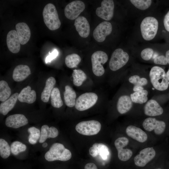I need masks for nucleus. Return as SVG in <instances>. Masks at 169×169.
<instances>
[{
  "label": "nucleus",
  "mask_w": 169,
  "mask_h": 169,
  "mask_svg": "<svg viewBox=\"0 0 169 169\" xmlns=\"http://www.w3.org/2000/svg\"><path fill=\"white\" fill-rule=\"evenodd\" d=\"M157 20L152 17L145 18L141 24L140 28L143 38L147 41L152 39L156 36L158 29Z\"/></svg>",
  "instance_id": "nucleus-4"
},
{
  "label": "nucleus",
  "mask_w": 169,
  "mask_h": 169,
  "mask_svg": "<svg viewBox=\"0 0 169 169\" xmlns=\"http://www.w3.org/2000/svg\"><path fill=\"white\" fill-rule=\"evenodd\" d=\"M167 63L169 64V50H167L166 53V56H165Z\"/></svg>",
  "instance_id": "nucleus-45"
},
{
  "label": "nucleus",
  "mask_w": 169,
  "mask_h": 169,
  "mask_svg": "<svg viewBox=\"0 0 169 169\" xmlns=\"http://www.w3.org/2000/svg\"><path fill=\"white\" fill-rule=\"evenodd\" d=\"M129 81L135 85L142 86L146 85L148 83L147 79L145 78H141L136 75L131 76L129 79Z\"/></svg>",
  "instance_id": "nucleus-38"
},
{
  "label": "nucleus",
  "mask_w": 169,
  "mask_h": 169,
  "mask_svg": "<svg viewBox=\"0 0 169 169\" xmlns=\"http://www.w3.org/2000/svg\"><path fill=\"white\" fill-rule=\"evenodd\" d=\"M11 93V89L7 82L4 80L0 81V100L4 102L10 97Z\"/></svg>",
  "instance_id": "nucleus-32"
},
{
  "label": "nucleus",
  "mask_w": 169,
  "mask_h": 169,
  "mask_svg": "<svg viewBox=\"0 0 169 169\" xmlns=\"http://www.w3.org/2000/svg\"><path fill=\"white\" fill-rule=\"evenodd\" d=\"M166 74L167 76L168 81H169V69L167 72Z\"/></svg>",
  "instance_id": "nucleus-47"
},
{
  "label": "nucleus",
  "mask_w": 169,
  "mask_h": 169,
  "mask_svg": "<svg viewBox=\"0 0 169 169\" xmlns=\"http://www.w3.org/2000/svg\"><path fill=\"white\" fill-rule=\"evenodd\" d=\"M74 25L81 37L86 38L89 36L90 31V26L85 17L83 16L78 17L75 20Z\"/></svg>",
  "instance_id": "nucleus-17"
},
{
  "label": "nucleus",
  "mask_w": 169,
  "mask_h": 169,
  "mask_svg": "<svg viewBox=\"0 0 169 169\" xmlns=\"http://www.w3.org/2000/svg\"><path fill=\"white\" fill-rule=\"evenodd\" d=\"M10 148L11 152L13 155H16L21 152L25 151L27 146L22 142L16 141L11 144Z\"/></svg>",
  "instance_id": "nucleus-36"
},
{
  "label": "nucleus",
  "mask_w": 169,
  "mask_h": 169,
  "mask_svg": "<svg viewBox=\"0 0 169 169\" xmlns=\"http://www.w3.org/2000/svg\"><path fill=\"white\" fill-rule=\"evenodd\" d=\"M28 131L30 133L28 137L29 142L32 144H35L40 137L41 132L40 130L32 126L28 128Z\"/></svg>",
  "instance_id": "nucleus-34"
},
{
  "label": "nucleus",
  "mask_w": 169,
  "mask_h": 169,
  "mask_svg": "<svg viewBox=\"0 0 169 169\" xmlns=\"http://www.w3.org/2000/svg\"><path fill=\"white\" fill-rule=\"evenodd\" d=\"M149 75L151 82L156 89L163 91L167 89L169 81L162 68L157 66L153 67L150 71Z\"/></svg>",
  "instance_id": "nucleus-2"
},
{
  "label": "nucleus",
  "mask_w": 169,
  "mask_h": 169,
  "mask_svg": "<svg viewBox=\"0 0 169 169\" xmlns=\"http://www.w3.org/2000/svg\"><path fill=\"white\" fill-rule=\"evenodd\" d=\"M51 104L55 108H59L63 105L59 89L55 87L53 89L50 95Z\"/></svg>",
  "instance_id": "nucleus-29"
},
{
  "label": "nucleus",
  "mask_w": 169,
  "mask_h": 169,
  "mask_svg": "<svg viewBox=\"0 0 169 169\" xmlns=\"http://www.w3.org/2000/svg\"><path fill=\"white\" fill-rule=\"evenodd\" d=\"M130 1L136 8L141 10L148 8L152 3L151 0H131Z\"/></svg>",
  "instance_id": "nucleus-37"
},
{
  "label": "nucleus",
  "mask_w": 169,
  "mask_h": 169,
  "mask_svg": "<svg viewBox=\"0 0 169 169\" xmlns=\"http://www.w3.org/2000/svg\"><path fill=\"white\" fill-rule=\"evenodd\" d=\"M155 155L156 151L153 147L145 148L135 157L134 159L135 164L139 167H144L152 160Z\"/></svg>",
  "instance_id": "nucleus-12"
},
{
  "label": "nucleus",
  "mask_w": 169,
  "mask_h": 169,
  "mask_svg": "<svg viewBox=\"0 0 169 169\" xmlns=\"http://www.w3.org/2000/svg\"><path fill=\"white\" fill-rule=\"evenodd\" d=\"M30 74L31 70L28 66L20 64L14 69L13 78L15 81L20 82L26 78Z\"/></svg>",
  "instance_id": "nucleus-22"
},
{
  "label": "nucleus",
  "mask_w": 169,
  "mask_h": 169,
  "mask_svg": "<svg viewBox=\"0 0 169 169\" xmlns=\"http://www.w3.org/2000/svg\"><path fill=\"white\" fill-rule=\"evenodd\" d=\"M18 93H16L5 101L1 103L0 112L3 115H6L14 107L18 99Z\"/></svg>",
  "instance_id": "nucleus-26"
},
{
  "label": "nucleus",
  "mask_w": 169,
  "mask_h": 169,
  "mask_svg": "<svg viewBox=\"0 0 169 169\" xmlns=\"http://www.w3.org/2000/svg\"><path fill=\"white\" fill-rule=\"evenodd\" d=\"M64 95L65 103L67 106L72 107L75 106L76 95L72 88L68 85L65 86Z\"/></svg>",
  "instance_id": "nucleus-28"
},
{
  "label": "nucleus",
  "mask_w": 169,
  "mask_h": 169,
  "mask_svg": "<svg viewBox=\"0 0 169 169\" xmlns=\"http://www.w3.org/2000/svg\"><path fill=\"white\" fill-rule=\"evenodd\" d=\"M154 62L156 64L166 65L167 64V62L165 56L163 55L157 56L154 60Z\"/></svg>",
  "instance_id": "nucleus-40"
},
{
  "label": "nucleus",
  "mask_w": 169,
  "mask_h": 169,
  "mask_svg": "<svg viewBox=\"0 0 169 169\" xmlns=\"http://www.w3.org/2000/svg\"><path fill=\"white\" fill-rule=\"evenodd\" d=\"M148 92L146 90H142L135 92L130 95L132 101L136 103L142 104L147 100Z\"/></svg>",
  "instance_id": "nucleus-31"
},
{
  "label": "nucleus",
  "mask_w": 169,
  "mask_h": 169,
  "mask_svg": "<svg viewBox=\"0 0 169 169\" xmlns=\"http://www.w3.org/2000/svg\"><path fill=\"white\" fill-rule=\"evenodd\" d=\"M72 75L73 79V84L77 87L80 86L87 78L84 72L79 69L74 70Z\"/></svg>",
  "instance_id": "nucleus-30"
},
{
  "label": "nucleus",
  "mask_w": 169,
  "mask_h": 169,
  "mask_svg": "<svg viewBox=\"0 0 169 169\" xmlns=\"http://www.w3.org/2000/svg\"><path fill=\"white\" fill-rule=\"evenodd\" d=\"M98 97L93 92H87L80 95L76 100L75 107L78 110L84 111L91 108L96 103Z\"/></svg>",
  "instance_id": "nucleus-8"
},
{
  "label": "nucleus",
  "mask_w": 169,
  "mask_h": 169,
  "mask_svg": "<svg viewBox=\"0 0 169 169\" xmlns=\"http://www.w3.org/2000/svg\"><path fill=\"white\" fill-rule=\"evenodd\" d=\"M72 157L71 151L66 148L62 144L55 143L52 145L49 150L45 154V159L49 161L56 160L66 161Z\"/></svg>",
  "instance_id": "nucleus-1"
},
{
  "label": "nucleus",
  "mask_w": 169,
  "mask_h": 169,
  "mask_svg": "<svg viewBox=\"0 0 169 169\" xmlns=\"http://www.w3.org/2000/svg\"><path fill=\"white\" fill-rule=\"evenodd\" d=\"M84 3L80 0L73 1L68 4L65 8L64 13L65 17L70 20L77 18L84 9Z\"/></svg>",
  "instance_id": "nucleus-9"
},
{
  "label": "nucleus",
  "mask_w": 169,
  "mask_h": 169,
  "mask_svg": "<svg viewBox=\"0 0 169 169\" xmlns=\"http://www.w3.org/2000/svg\"><path fill=\"white\" fill-rule=\"evenodd\" d=\"M108 60V56L105 52L98 51L95 52L91 57L92 71L95 75L100 76L104 73L103 65Z\"/></svg>",
  "instance_id": "nucleus-5"
},
{
  "label": "nucleus",
  "mask_w": 169,
  "mask_h": 169,
  "mask_svg": "<svg viewBox=\"0 0 169 169\" xmlns=\"http://www.w3.org/2000/svg\"><path fill=\"white\" fill-rule=\"evenodd\" d=\"M131 97L128 95H124L119 99L117 108L118 112L123 114L128 112L132 106V102Z\"/></svg>",
  "instance_id": "nucleus-25"
},
{
  "label": "nucleus",
  "mask_w": 169,
  "mask_h": 169,
  "mask_svg": "<svg viewBox=\"0 0 169 169\" xmlns=\"http://www.w3.org/2000/svg\"><path fill=\"white\" fill-rule=\"evenodd\" d=\"M59 135V131L55 127H49L47 125H43L41 128L40 136L39 139L40 143H43L48 138H54Z\"/></svg>",
  "instance_id": "nucleus-24"
},
{
  "label": "nucleus",
  "mask_w": 169,
  "mask_h": 169,
  "mask_svg": "<svg viewBox=\"0 0 169 169\" xmlns=\"http://www.w3.org/2000/svg\"><path fill=\"white\" fill-rule=\"evenodd\" d=\"M59 52L58 50L54 49L53 50L52 52L49 53V55L45 59L46 63L50 62L52 60L55 58L58 55Z\"/></svg>",
  "instance_id": "nucleus-41"
},
{
  "label": "nucleus",
  "mask_w": 169,
  "mask_h": 169,
  "mask_svg": "<svg viewBox=\"0 0 169 169\" xmlns=\"http://www.w3.org/2000/svg\"><path fill=\"white\" fill-rule=\"evenodd\" d=\"M90 154L93 157L100 155L104 160L107 159L109 155V151L107 146L102 143L94 144L89 150Z\"/></svg>",
  "instance_id": "nucleus-20"
},
{
  "label": "nucleus",
  "mask_w": 169,
  "mask_h": 169,
  "mask_svg": "<svg viewBox=\"0 0 169 169\" xmlns=\"http://www.w3.org/2000/svg\"><path fill=\"white\" fill-rule=\"evenodd\" d=\"M153 52V50L152 49L146 48L142 51L141 55L144 60H148L151 58Z\"/></svg>",
  "instance_id": "nucleus-39"
},
{
  "label": "nucleus",
  "mask_w": 169,
  "mask_h": 169,
  "mask_svg": "<svg viewBox=\"0 0 169 169\" xmlns=\"http://www.w3.org/2000/svg\"><path fill=\"white\" fill-rule=\"evenodd\" d=\"M28 123L27 119L23 115L15 114L8 117L5 120V124L8 127L17 128L25 125Z\"/></svg>",
  "instance_id": "nucleus-16"
},
{
  "label": "nucleus",
  "mask_w": 169,
  "mask_h": 169,
  "mask_svg": "<svg viewBox=\"0 0 169 169\" xmlns=\"http://www.w3.org/2000/svg\"><path fill=\"white\" fill-rule=\"evenodd\" d=\"M126 133L129 136L140 142H145L147 139V135L145 132L134 125L128 126L126 128Z\"/></svg>",
  "instance_id": "nucleus-19"
},
{
  "label": "nucleus",
  "mask_w": 169,
  "mask_h": 169,
  "mask_svg": "<svg viewBox=\"0 0 169 169\" xmlns=\"http://www.w3.org/2000/svg\"><path fill=\"white\" fill-rule=\"evenodd\" d=\"M81 58L77 54H73L67 55L65 59L66 65L68 68L76 67L81 61Z\"/></svg>",
  "instance_id": "nucleus-33"
},
{
  "label": "nucleus",
  "mask_w": 169,
  "mask_h": 169,
  "mask_svg": "<svg viewBox=\"0 0 169 169\" xmlns=\"http://www.w3.org/2000/svg\"><path fill=\"white\" fill-rule=\"evenodd\" d=\"M101 127L99 122L92 120L79 122L76 125L75 129L81 134L92 136L97 134L100 131Z\"/></svg>",
  "instance_id": "nucleus-6"
},
{
  "label": "nucleus",
  "mask_w": 169,
  "mask_h": 169,
  "mask_svg": "<svg viewBox=\"0 0 169 169\" xmlns=\"http://www.w3.org/2000/svg\"><path fill=\"white\" fill-rule=\"evenodd\" d=\"M48 146V144L46 142H44L42 145V146L44 148H45Z\"/></svg>",
  "instance_id": "nucleus-46"
},
{
  "label": "nucleus",
  "mask_w": 169,
  "mask_h": 169,
  "mask_svg": "<svg viewBox=\"0 0 169 169\" xmlns=\"http://www.w3.org/2000/svg\"><path fill=\"white\" fill-rule=\"evenodd\" d=\"M36 99L35 91L31 90L29 86L23 88L19 94L18 99L21 102L32 104L34 102Z\"/></svg>",
  "instance_id": "nucleus-23"
},
{
  "label": "nucleus",
  "mask_w": 169,
  "mask_h": 169,
  "mask_svg": "<svg viewBox=\"0 0 169 169\" xmlns=\"http://www.w3.org/2000/svg\"><path fill=\"white\" fill-rule=\"evenodd\" d=\"M114 3L112 0H104L101 3V6L98 7L96 10L97 16L106 21L112 18L114 14Z\"/></svg>",
  "instance_id": "nucleus-11"
},
{
  "label": "nucleus",
  "mask_w": 169,
  "mask_h": 169,
  "mask_svg": "<svg viewBox=\"0 0 169 169\" xmlns=\"http://www.w3.org/2000/svg\"><path fill=\"white\" fill-rule=\"evenodd\" d=\"M163 109L159 103L153 100H149L144 108L145 114L151 116L160 115L163 113Z\"/></svg>",
  "instance_id": "nucleus-21"
},
{
  "label": "nucleus",
  "mask_w": 169,
  "mask_h": 169,
  "mask_svg": "<svg viewBox=\"0 0 169 169\" xmlns=\"http://www.w3.org/2000/svg\"><path fill=\"white\" fill-rule=\"evenodd\" d=\"M163 23L165 29L169 32V11L164 16Z\"/></svg>",
  "instance_id": "nucleus-42"
},
{
  "label": "nucleus",
  "mask_w": 169,
  "mask_h": 169,
  "mask_svg": "<svg viewBox=\"0 0 169 169\" xmlns=\"http://www.w3.org/2000/svg\"><path fill=\"white\" fill-rule=\"evenodd\" d=\"M144 128L146 131H154L157 135L161 134L166 128V124L164 122L156 120L153 118L149 117L145 119L142 123Z\"/></svg>",
  "instance_id": "nucleus-13"
},
{
  "label": "nucleus",
  "mask_w": 169,
  "mask_h": 169,
  "mask_svg": "<svg viewBox=\"0 0 169 169\" xmlns=\"http://www.w3.org/2000/svg\"><path fill=\"white\" fill-rule=\"evenodd\" d=\"M129 142L128 139L124 137H119L115 141V146L118 151V157L121 161H128L132 155V151L130 149L123 148L128 144Z\"/></svg>",
  "instance_id": "nucleus-10"
},
{
  "label": "nucleus",
  "mask_w": 169,
  "mask_h": 169,
  "mask_svg": "<svg viewBox=\"0 0 169 169\" xmlns=\"http://www.w3.org/2000/svg\"><path fill=\"white\" fill-rule=\"evenodd\" d=\"M11 152V148L8 143L5 140L0 139V155L4 159L8 158Z\"/></svg>",
  "instance_id": "nucleus-35"
},
{
  "label": "nucleus",
  "mask_w": 169,
  "mask_h": 169,
  "mask_svg": "<svg viewBox=\"0 0 169 169\" xmlns=\"http://www.w3.org/2000/svg\"><path fill=\"white\" fill-rule=\"evenodd\" d=\"M129 59L128 54L120 48L116 49L113 53L109 61L110 69L116 71L124 66Z\"/></svg>",
  "instance_id": "nucleus-7"
},
{
  "label": "nucleus",
  "mask_w": 169,
  "mask_h": 169,
  "mask_svg": "<svg viewBox=\"0 0 169 169\" xmlns=\"http://www.w3.org/2000/svg\"><path fill=\"white\" fill-rule=\"evenodd\" d=\"M155 169H162L161 168H156Z\"/></svg>",
  "instance_id": "nucleus-48"
},
{
  "label": "nucleus",
  "mask_w": 169,
  "mask_h": 169,
  "mask_svg": "<svg viewBox=\"0 0 169 169\" xmlns=\"http://www.w3.org/2000/svg\"><path fill=\"white\" fill-rule=\"evenodd\" d=\"M7 44L8 49L11 52L16 54L18 53L20 49V43L16 30L9 31L7 36Z\"/></svg>",
  "instance_id": "nucleus-15"
},
{
  "label": "nucleus",
  "mask_w": 169,
  "mask_h": 169,
  "mask_svg": "<svg viewBox=\"0 0 169 169\" xmlns=\"http://www.w3.org/2000/svg\"><path fill=\"white\" fill-rule=\"evenodd\" d=\"M55 78L50 77L46 80L45 85L41 95V100L44 102H48L51 92L56 83Z\"/></svg>",
  "instance_id": "nucleus-27"
},
{
  "label": "nucleus",
  "mask_w": 169,
  "mask_h": 169,
  "mask_svg": "<svg viewBox=\"0 0 169 169\" xmlns=\"http://www.w3.org/2000/svg\"><path fill=\"white\" fill-rule=\"evenodd\" d=\"M43 16L44 22L49 29L55 30L60 27L61 23L56 8L53 4L49 3L44 7Z\"/></svg>",
  "instance_id": "nucleus-3"
},
{
  "label": "nucleus",
  "mask_w": 169,
  "mask_h": 169,
  "mask_svg": "<svg viewBox=\"0 0 169 169\" xmlns=\"http://www.w3.org/2000/svg\"><path fill=\"white\" fill-rule=\"evenodd\" d=\"M21 44L24 45L29 41L31 36L30 29L25 23H19L15 26Z\"/></svg>",
  "instance_id": "nucleus-18"
},
{
  "label": "nucleus",
  "mask_w": 169,
  "mask_h": 169,
  "mask_svg": "<svg viewBox=\"0 0 169 169\" xmlns=\"http://www.w3.org/2000/svg\"><path fill=\"white\" fill-rule=\"evenodd\" d=\"M112 26L110 23L104 21L100 23L95 28L93 32V36L97 41L101 42L104 41L106 36L112 32Z\"/></svg>",
  "instance_id": "nucleus-14"
},
{
  "label": "nucleus",
  "mask_w": 169,
  "mask_h": 169,
  "mask_svg": "<svg viewBox=\"0 0 169 169\" xmlns=\"http://www.w3.org/2000/svg\"><path fill=\"white\" fill-rule=\"evenodd\" d=\"M84 169H98L96 166L93 163H89L86 164L84 167Z\"/></svg>",
  "instance_id": "nucleus-43"
},
{
  "label": "nucleus",
  "mask_w": 169,
  "mask_h": 169,
  "mask_svg": "<svg viewBox=\"0 0 169 169\" xmlns=\"http://www.w3.org/2000/svg\"><path fill=\"white\" fill-rule=\"evenodd\" d=\"M143 88L142 86L135 85L133 89V90L135 92H137L143 90Z\"/></svg>",
  "instance_id": "nucleus-44"
}]
</instances>
